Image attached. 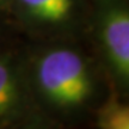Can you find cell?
Returning <instances> with one entry per match:
<instances>
[{
    "instance_id": "obj_1",
    "label": "cell",
    "mask_w": 129,
    "mask_h": 129,
    "mask_svg": "<svg viewBox=\"0 0 129 129\" xmlns=\"http://www.w3.org/2000/svg\"><path fill=\"white\" fill-rule=\"evenodd\" d=\"M37 78L46 96L63 108L81 105L92 91L84 60L67 49L53 50L43 56L38 64Z\"/></svg>"
},
{
    "instance_id": "obj_2",
    "label": "cell",
    "mask_w": 129,
    "mask_h": 129,
    "mask_svg": "<svg viewBox=\"0 0 129 129\" xmlns=\"http://www.w3.org/2000/svg\"><path fill=\"white\" fill-rule=\"evenodd\" d=\"M103 42L111 62L129 78V12L112 11L103 23Z\"/></svg>"
},
{
    "instance_id": "obj_3",
    "label": "cell",
    "mask_w": 129,
    "mask_h": 129,
    "mask_svg": "<svg viewBox=\"0 0 129 129\" xmlns=\"http://www.w3.org/2000/svg\"><path fill=\"white\" fill-rule=\"evenodd\" d=\"M30 13L43 22L56 23L68 17L73 0H20Z\"/></svg>"
},
{
    "instance_id": "obj_4",
    "label": "cell",
    "mask_w": 129,
    "mask_h": 129,
    "mask_svg": "<svg viewBox=\"0 0 129 129\" xmlns=\"http://www.w3.org/2000/svg\"><path fill=\"white\" fill-rule=\"evenodd\" d=\"M17 101L16 79L6 62L0 61V117L5 116Z\"/></svg>"
},
{
    "instance_id": "obj_5",
    "label": "cell",
    "mask_w": 129,
    "mask_h": 129,
    "mask_svg": "<svg viewBox=\"0 0 129 129\" xmlns=\"http://www.w3.org/2000/svg\"><path fill=\"white\" fill-rule=\"evenodd\" d=\"M99 124L108 129H129V104L111 103L99 114Z\"/></svg>"
}]
</instances>
